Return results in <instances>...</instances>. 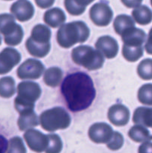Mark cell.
Masks as SVG:
<instances>
[{
    "mask_svg": "<svg viewBox=\"0 0 152 153\" xmlns=\"http://www.w3.org/2000/svg\"><path fill=\"white\" fill-rule=\"evenodd\" d=\"M7 152H20L25 153L26 152L24 143L22 140L19 137H12L8 142V146L7 149Z\"/></svg>",
    "mask_w": 152,
    "mask_h": 153,
    "instance_id": "cell-31",
    "label": "cell"
},
{
    "mask_svg": "<svg viewBox=\"0 0 152 153\" xmlns=\"http://www.w3.org/2000/svg\"><path fill=\"white\" fill-rule=\"evenodd\" d=\"M24 139L31 150L36 152H45L49 145V137L36 129L29 128L24 134Z\"/></svg>",
    "mask_w": 152,
    "mask_h": 153,
    "instance_id": "cell-9",
    "label": "cell"
},
{
    "mask_svg": "<svg viewBox=\"0 0 152 153\" xmlns=\"http://www.w3.org/2000/svg\"><path fill=\"white\" fill-rule=\"evenodd\" d=\"M113 134V128L105 123H94L88 131L89 139L96 143H107L111 139Z\"/></svg>",
    "mask_w": 152,
    "mask_h": 153,
    "instance_id": "cell-10",
    "label": "cell"
},
{
    "mask_svg": "<svg viewBox=\"0 0 152 153\" xmlns=\"http://www.w3.org/2000/svg\"><path fill=\"white\" fill-rule=\"evenodd\" d=\"M151 6H152V0H151Z\"/></svg>",
    "mask_w": 152,
    "mask_h": 153,
    "instance_id": "cell-39",
    "label": "cell"
},
{
    "mask_svg": "<svg viewBox=\"0 0 152 153\" xmlns=\"http://www.w3.org/2000/svg\"><path fill=\"white\" fill-rule=\"evenodd\" d=\"M40 85L34 82H22L17 86V97L14 100L16 110L19 114L34 110V103L41 95Z\"/></svg>",
    "mask_w": 152,
    "mask_h": 153,
    "instance_id": "cell-3",
    "label": "cell"
},
{
    "mask_svg": "<svg viewBox=\"0 0 152 153\" xmlns=\"http://www.w3.org/2000/svg\"><path fill=\"white\" fill-rule=\"evenodd\" d=\"M133 121L136 124L152 128V108H137L134 112Z\"/></svg>",
    "mask_w": 152,
    "mask_h": 153,
    "instance_id": "cell-19",
    "label": "cell"
},
{
    "mask_svg": "<svg viewBox=\"0 0 152 153\" xmlns=\"http://www.w3.org/2000/svg\"><path fill=\"white\" fill-rule=\"evenodd\" d=\"M16 92L14 79L10 76L0 79V97L2 98H10Z\"/></svg>",
    "mask_w": 152,
    "mask_h": 153,
    "instance_id": "cell-26",
    "label": "cell"
},
{
    "mask_svg": "<svg viewBox=\"0 0 152 153\" xmlns=\"http://www.w3.org/2000/svg\"><path fill=\"white\" fill-rule=\"evenodd\" d=\"M122 55L127 61L135 62L143 55V46H130L124 44L122 47Z\"/></svg>",
    "mask_w": 152,
    "mask_h": 153,
    "instance_id": "cell-27",
    "label": "cell"
},
{
    "mask_svg": "<svg viewBox=\"0 0 152 153\" xmlns=\"http://www.w3.org/2000/svg\"><path fill=\"white\" fill-rule=\"evenodd\" d=\"M45 67L41 61L38 60H26L17 69V76L20 79H37L42 76Z\"/></svg>",
    "mask_w": 152,
    "mask_h": 153,
    "instance_id": "cell-8",
    "label": "cell"
},
{
    "mask_svg": "<svg viewBox=\"0 0 152 153\" xmlns=\"http://www.w3.org/2000/svg\"><path fill=\"white\" fill-rule=\"evenodd\" d=\"M1 36H0V45H1Z\"/></svg>",
    "mask_w": 152,
    "mask_h": 153,
    "instance_id": "cell-38",
    "label": "cell"
},
{
    "mask_svg": "<svg viewBox=\"0 0 152 153\" xmlns=\"http://www.w3.org/2000/svg\"><path fill=\"white\" fill-rule=\"evenodd\" d=\"M137 73L143 80L152 79V59L142 60L137 67Z\"/></svg>",
    "mask_w": 152,
    "mask_h": 153,
    "instance_id": "cell-28",
    "label": "cell"
},
{
    "mask_svg": "<svg viewBox=\"0 0 152 153\" xmlns=\"http://www.w3.org/2000/svg\"><path fill=\"white\" fill-rule=\"evenodd\" d=\"M63 79V72L59 67H50L45 71L43 81L46 85L52 88L59 86Z\"/></svg>",
    "mask_w": 152,
    "mask_h": 153,
    "instance_id": "cell-22",
    "label": "cell"
},
{
    "mask_svg": "<svg viewBox=\"0 0 152 153\" xmlns=\"http://www.w3.org/2000/svg\"><path fill=\"white\" fill-rule=\"evenodd\" d=\"M10 12L17 20L26 22L34 16V7L28 0H18L11 5Z\"/></svg>",
    "mask_w": 152,
    "mask_h": 153,
    "instance_id": "cell-12",
    "label": "cell"
},
{
    "mask_svg": "<svg viewBox=\"0 0 152 153\" xmlns=\"http://www.w3.org/2000/svg\"><path fill=\"white\" fill-rule=\"evenodd\" d=\"M51 36L52 32L49 27L42 24H38L33 28L30 38L35 43L48 44L50 43Z\"/></svg>",
    "mask_w": 152,
    "mask_h": 153,
    "instance_id": "cell-18",
    "label": "cell"
},
{
    "mask_svg": "<svg viewBox=\"0 0 152 153\" xmlns=\"http://www.w3.org/2000/svg\"><path fill=\"white\" fill-rule=\"evenodd\" d=\"M95 48L108 59L115 58L119 52V44L113 37L102 36L95 43Z\"/></svg>",
    "mask_w": 152,
    "mask_h": 153,
    "instance_id": "cell-14",
    "label": "cell"
},
{
    "mask_svg": "<svg viewBox=\"0 0 152 153\" xmlns=\"http://www.w3.org/2000/svg\"><path fill=\"white\" fill-rule=\"evenodd\" d=\"M25 47L30 55L37 58H43L46 56L50 51L51 44H40L33 41L31 38L27 39L25 42Z\"/></svg>",
    "mask_w": 152,
    "mask_h": 153,
    "instance_id": "cell-21",
    "label": "cell"
},
{
    "mask_svg": "<svg viewBox=\"0 0 152 153\" xmlns=\"http://www.w3.org/2000/svg\"><path fill=\"white\" fill-rule=\"evenodd\" d=\"M94 0H64L66 10L69 14L78 16L82 14L86 10V6Z\"/></svg>",
    "mask_w": 152,
    "mask_h": 153,
    "instance_id": "cell-20",
    "label": "cell"
},
{
    "mask_svg": "<svg viewBox=\"0 0 152 153\" xmlns=\"http://www.w3.org/2000/svg\"><path fill=\"white\" fill-rule=\"evenodd\" d=\"M8 142L4 137L0 134V153L7 152Z\"/></svg>",
    "mask_w": 152,
    "mask_h": 153,
    "instance_id": "cell-37",
    "label": "cell"
},
{
    "mask_svg": "<svg viewBox=\"0 0 152 153\" xmlns=\"http://www.w3.org/2000/svg\"><path fill=\"white\" fill-rule=\"evenodd\" d=\"M145 49L148 54L152 55V28L149 31L148 36V40L145 43Z\"/></svg>",
    "mask_w": 152,
    "mask_h": 153,
    "instance_id": "cell-36",
    "label": "cell"
},
{
    "mask_svg": "<svg viewBox=\"0 0 152 153\" xmlns=\"http://www.w3.org/2000/svg\"><path fill=\"white\" fill-rule=\"evenodd\" d=\"M72 58L76 64L82 66L89 71L101 68L104 62L102 53L89 46H79L73 49Z\"/></svg>",
    "mask_w": 152,
    "mask_h": 153,
    "instance_id": "cell-4",
    "label": "cell"
},
{
    "mask_svg": "<svg viewBox=\"0 0 152 153\" xmlns=\"http://www.w3.org/2000/svg\"><path fill=\"white\" fill-rule=\"evenodd\" d=\"M6 1H10V0H6Z\"/></svg>",
    "mask_w": 152,
    "mask_h": 153,
    "instance_id": "cell-40",
    "label": "cell"
},
{
    "mask_svg": "<svg viewBox=\"0 0 152 153\" xmlns=\"http://www.w3.org/2000/svg\"><path fill=\"white\" fill-rule=\"evenodd\" d=\"M55 0H35V2L40 8H48L53 5Z\"/></svg>",
    "mask_w": 152,
    "mask_h": 153,
    "instance_id": "cell-34",
    "label": "cell"
},
{
    "mask_svg": "<svg viewBox=\"0 0 152 153\" xmlns=\"http://www.w3.org/2000/svg\"><path fill=\"white\" fill-rule=\"evenodd\" d=\"M61 93L69 109L73 112L85 110L95 98V89L92 79L82 72L72 73L64 79Z\"/></svg>",
    "mask_w": 152,
    "mask_h": 153,
    "instance_id": "cell-1",
    "label": "cell"
},
{
    "mask_svg": "<svg viewBox=\"0 0 152 153\" xmlns=\"http://www.w3.org/2000/svg\"><path fill=\"white\" fill-rule=\"evenodd\" d=\"M139 153H152V143L150 141L143 142L142 144L139 148Z\"/></svg>",
    "mask_w": 152,
    "mask_h": 153,
    "instance_id": "cell-33",
    "label": "cell"
},
{
    "mask_svg": "<svg viewBox=\"0 0 152 153\" xmlns=\"http://www.w3.org/2000/svg\"><path fill=\"white\" fill-rule=\"evenodd\" d=\"M107 117L110 123L114 126H123L129 122L130 111L126 106L116 104L109 108Z\"/></svg>",
    "mask_w": 152,
    "mask_h": 153,
    "instance_id": "cell-13",
    "label": "cell"
},
{
    "mask_svg": "<svg viewBox=\"0 0 152 153\" xmlns=\"http://www.w3.org/2000/svg\"><path fill=\"white\" fill-rule=\"evenodd\" d=\"M66 17L63 10L59 7H53L46 10L44 13L43 20L52 28H58L65 22Z\"/></svg>",
    "mask_w": 152,
    "mask_h": 153,
    "instance_id": "cell-16",
    "label": "cell"
},
{
    "mask_svg": "<svg viewBox=\"0 0 152 153\" xmlns=\"http://www.w3.org/2000/svg\"><path fill=\"white\" fill-rule=\"evenodd\" d=\"M132 16L136 22L139 25H148L152 21V11L146 5H139L132 11Z\"/></svg>",
    "mask_w": 152,
    "mask_h": 153,
    "instance_id": "cell-24",
    "label": "cell"
},
{
    "mask_svg": "<svg viewBox=\"0 0 152 153\" xmlns=\"http://www.w3.org/2000/svg\"><path fill=\"white\" fill-rule=\"evenodd\" d=\"M138 100L142 104L152 105V84H146L139 89Z\"/></svg>",
    "mask_w": 152,
    "mask_h": 153,
    "instance_id": "cell-29",
    "label": "cell"
},
{
    "mask_svg": "<svg viewBox=\"0 0 152 153\" xmlns=\"http://www.w3.org/2000/svg\"><path fill=\"white\" fill-rule=\"evenodd\" d=\"M49 145L45 152L47 153H58L61 152L63 148V143L61 137L56 134H48Z\"/></svg>",
    "mask_w": 152,
    "mask_h": 153,
    "instance_id": "cell-30",
    "label": "cell"
},
{
    "mask_svg": "<svg viewBox=\"0 0 152 153\" xmlns=\"http://www.w3.org/2000/svg\"><path fill=\"white\" fill-rule=\"evenodd\" d=\"M89 28L82 21H74L61 25L57 32V41L63 48H70L77 43L86 41Z\"/></svg>",
    "mask_w": 152,
    "mask_h": 153,
    "instance_id": "cell-2",
    "label": "cell"
},
{
    "mask_svg": "<svg viewBox=\"0 0 152 153\" xmlns=\"http://www.w3.org/2000/svg\"><path fill=\"white\" fill-rule=\"evenodd\" d=\"M113 12L110 6L104 2L94 4L89 10V17L95 25L107 26L112 21Z\"/></svg>",
    "mask_w": 152,
    "mask_h": 153,
    "instance_id": "cell-7",
    "label": "cell"
},
{
    "mask_svg": "<svg viewBox=\"0 0 152 153\" xmlns=\"http://www.w3.org/2000/svg\"><path fill=\"white\" fill-rule=\"evenodd\" d=\"M124 143V138L122 134L118 131H113L111 139L107 143V146L111 150H118L122 146Z\"/></svg>",
    "mask_w": 152,
    "mask_h": 153,
    "instance_id": "cell-32",
    "label": "cell"
},
{
    "mask_svg": "<svg viewBox=\"0 0 152 153\" xmlns=\"http://www.w3.org/2000/svg\"><path fill=\"white\" fill-rule=\"evenodd\" d=\"M121 1L127 7L132 8V7H137L139 6L143 0H121Z\"/></svg>",
    "mask_w": 152,
    "mask_h": 153,
    "instance_id": "cell-35",
    "label": "cell"
},
{
    "mask_svg": "<svg viewBox=\"0 0 152 153\" xmlns=\"http://www.w3.org/2000/svg\"><path fill=\"white\" fill-rule=\"evenodd\" d=\"M21 61V55L16 49L7 47L0 52V75L9 73Z\"/></svg>",
    "mask_w": 152,
    "mask_h": 153,
    "instance_id": "cell-11",
    "label": "cell"
},
{
    "mask_svg": "<svg viewBox=\"0 0 152 153\" xmlns=\"http://www.w3.org/2000/svg\"><path fill=\"white\" fill-rule=\"evenodd\" d=\"M0 33L4 35V43L9 46L19 45L24 36L21 25L16 24L13 16L9 13L0 14Z\"/></svg>",
    "mask_w": 152,
    "mask_h": 153,
    "instance_id": "cell-6",
    "label": "cell"
},
{
    "mask_svg": "<svg viewBox=\"0 0 152 153\" xmlns=\"http://www.w3.org/2000/svg\"><path fill=\"white\" fill-rule=\"evenodd\" d=\"M38 117L34 110L26 111L19 114L17 124L20 131H25L39 125Z\"/></svg>",
    "mask_w": 152,
    "mask_h": 153,
    "instance_id": "cell-17",
    "label": "cell"
},
{
    "mask_svg": "<svg viewBox=\"0 0 152 153\" xmlns=\"http://www.w3.org/2000/svg\"><path fill=\"white\" fill-rule=\"evenodd\" d=\"M40 123L42 128L48 131L65 129L71 123V117L63 108L55 107L40 114Z\"/></svg>",
    "mask_w": 152,
    "mask_h": 153,
    "instance_id": "cell-5",
    "label": "cell"
},
{
    "mask_svg": "<svg viewBox=\"0 0 152 153\" xmlns=\"http://www.w3.org/2000/svg\"><path fill=\"white\" fill-rule=\"evenodd\" d=\"M128 136L131 140L137 143H143L145 141H150L152 140V135H151L148 130L143 126L137 124L130 129Z\"/></svg>",
    "mask_w": 152,
    "mask_h": 153,
    "instance_id": "cell-23",
    "label": "cell"
},
{
    "mask_svg": "<svg viewBox=\"0 0 152 153\" xmlns=\"http://www.w3.org/2000/svg\"><path fill=\"white\" fill-rule=\"evenodd\" d=\"M135 26V22L132 18L126 14H120L117 16L113 22V27L116 34L122 35L123 32L129 28Z\"/></svg>",
    "mask_w": 152,
    "mask_h": 153,
    "instance_id": "cell-25",
    "label": "cell"
},
{
    "mask_svg": "<svg viewBox=\"0 0 152 153\" xmlns=\"http://www.w3.org/2000/svg\"><path fill=\"white\" fill-rule=\"evenodd\" d=\"M121 37L125 45L130 46H142L145 41L146 34L143 30L134 26L124 31Z\"/></svg>",
    "mask_w": 152,
    "mask_h": 153,
    "instance_id": "cell-15",
    "label": "cell"
}]
</instances>
